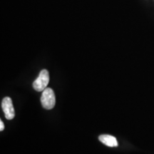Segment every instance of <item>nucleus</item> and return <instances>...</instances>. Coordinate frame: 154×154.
<instances>
[{
  "label": "nucleus",
  "instance_id": "1",
  "mask_svg": "<svg viewBox=\"0 0 154 154\" xmlns=\"http://www.w3.org/2000/svg\"><path fill=\"white\" fill-rule=\"evenodd\" d=\"M41 102L42 106L47 110H51L54 107L56 103L55 94L51 88H47L42 91Z\"/></svg>",
  "mask_w": 154,
  "mask_h": 154
},
{
  "label": "nucleus",
  "instance_id": "2",
  "mask_svg": "<svg viewBox=\"0 0 154 154\" xmlns=\"http://www.w3.org/2000/svg\"><path fill=\"white\" fill-rule=\"evenodd\" d=\"M49 82V74L47 69L41 71L38 78L33 83V87L36 91H43Z\"/></svg>",
  "mask_w": 154,
  "mask_h": 154
},
{
  "label": "nucleus",
  "instance_id": "3",
  "mask_svg": "<svg viewBox=\"0 0 154 154\" xmlns=\"http://www.w3.org/2000/svg\"><path fill=\"white\" fill-rule=\"evenodd\" d=\"M2 108L5 113V118L8 120L14 119L15 116L14 109L12 104V101L9 97H5L2 102Z\"/></svg>",
  "mask_w": 154,
  "mask_h": 154
},
{
  "label": "nucleus",
  "instance_id": "4",
  "mask_svg": "<svg viewBox=\"0 0 154 154\" xmlns=\"http://www.w3.org/2000/svg\"><path fill=\"white\" fill-rule=\"evenodd\" d=\"M99 139L104 145L109 146V147H116L118 146V141L114 136L111 135L103 134L101 135L99 137Z\"/></svg>",
  "mask_w": 154,
  "mask_h": 154
},
{
  "label": "nucleus",
  "instance_id": "5",
  "mask_svg": "<svg viewBox=\"0 0 154 154\" xmlns=\"http://www.w3.org/2000/svg\"><path fill=\"white\" fill-rule=\"evenodd\" d=\"M4 129H5V125H4L3 122L1 120L0 121V131H2Z\"/></svg>",
  "mask_w": 154,
  "mask_h": 154
}]
</instances>
